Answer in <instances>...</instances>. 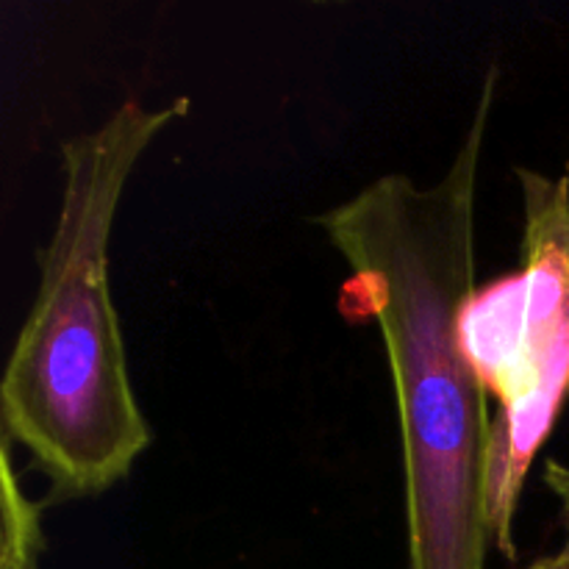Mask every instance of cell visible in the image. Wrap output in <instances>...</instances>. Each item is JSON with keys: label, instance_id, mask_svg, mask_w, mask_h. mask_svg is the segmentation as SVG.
<instances>
[{"label": "cell", "instance_id": "obj_5", "mask_svg": "<svg viewBox=\"0 0 569 569\" xmlns=\"http://www.w3.org/2000/svg\"><path fill=\"white\" fill-rule=\"evenodd\" d=\"M545 483H548V489L559 500V520L565 526V542H561L556 553L533 559L531 565L520 569H569V467L556 459L545 461Z\"/></svg>", "mask_w": 569, "mask_h": 569}, {"label": "cell", "instance_id": "obj_2", "mask_svg": "<svg viewBox=\"0 0 569 569\" xmlns=\"http://www.w3.org/2000/svg\"><path fill=\"white\" fill-rule=\"evenodd\" d=\"M189 114L126 100L98 128L61 142V203L39 287L0 387L6 437L48 478L50 500L109 492L150 448L133 395L109 281V244L122 192L144 150Z\"/></svg>", "mask_w": 569, "mask_h": 569}, {"label": "cell", "instance_id": "obj_1", "mask_svg": "<svg viewBox=\"0 0 569 569\" xmlns=\"http://www.w3.org/2000/svg\"><path fill=\"white\" fill-rule=\"evenodd\" d=\"M498 67L448 170L428 187L389 172L315 217L348 264L339 311L387 345L406 470L409 569H487L492 420L461 317L476 292L478 170Z\"/></svg>", "mask_w": 569, "mask_h": 569}, {"label": "cell", "instance_id": "obj_4", "mask_svg": "<svg viewBox=\"0 0 569 569\" xmlns=\"http://www.w3.org/2000/svg\"><path fill=\"white\" fill-rule=\"evenodd\" d=\"M3 476V545H0V569H39L44 550L42 503L22 492L20 476L9 453V437L3 433L0 453Z\"/></svg>", "mask_w": 569, "mask_h": 569}, {"label": "cell", "instance_id": "obj_3", "mask_svg": "<svg viewBox=\"0 0 569 569\" xmlns=\"http://www.w3.org/2000/svg\"><path fill=\"white\" fill-rule=\"evenodd\" d=\"M522 187L520 270L478 287L461 337L487 395L498 400L487 467L495 550L517 559L515 517L528 470L569 395L567 178L517 167Z\"/></svg>", "mask_w": 569, "mask_h": 569}, {"label": "cell", "instance_id": "obj_6", "mask_svg": "<svg viewBox=\"0 0 569 569\" xmlns=\"http://www.w3.org/2000/svg\"><path fill=\"white\" fill-rule=\"evenodd\" d=\"M565 178H567V198H569V159H567V167H565Z\"/></svg>", "mask_w": 569, "mask_h": 569}]
</instances>
